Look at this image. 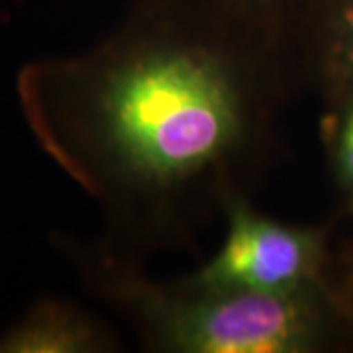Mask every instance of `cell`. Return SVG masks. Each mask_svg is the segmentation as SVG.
<instances>
[{
	"label": "cell",
	"instance_id": "cell-1",
	"mask_svg": "<svg viewBox=\"0 0 353 353\" xmlns=\"http://www.w3.org/2000/svg\"><path fill=\"white\" fill-rule=\"evenodd\" d=\"M299 85L277 30L220 0H136L94 48L24 67L18 101L39 148L104 208L102 253L118 257L250 196Z\"/></svg>",
	"mask_w": 353,
	"mask_h": 353
},
{
	"label": "cell",
	"instance_id": "cell-4",
	"mask_svg": "<svg viewBox=\"0 0 353 353\" xmlns=\"http://www.w3.org/2000/svg\"><path fill=\"white\" fill-rule=\"evenodd\" d=\"M290 43L301 83L322 101L353 92V0H312Z\"/></svg>",
	"mask_w": 353,
	"mask_h": 353
},
{
	"label": "cell",
	"instance_id": "cell-2",
	"mask_svg": "<svg viewBox=\"0 0 353 353\" xmlns=\"http://www.w3.org/2000/svg\"><path fill=\"white\" fill-rule=\"evenodd\" d=\"M81 265L155 352L314 353L350 336L334 287L294 292L210 289L155 281L97 252Z\"/></svg>",
	"mask_w": 353,
	"mask_h": 353
},
{
	"label": "cell",
	"instance_id": "cell-8",
	"mask_svg": "<svg viewBox=\"0 0 353 353\" xmlns=\"http://www.w3.org/2000/svg\"><path fill=\"white\" fill-rule=\"evenodd\" d=\"M332 287L350 336L353 338V240L341 250H334Z\"/></svg>",
	"mask_w": 353,
	"mask_h": 353
},
{
	"label": "cell",
	"instance_id": "cell-7",
	"mask_svg": "<svg viewBox=\"0 0 353 353\" xmlns=\"http://www.w3.org/2000/svg\"><path fill=\"white\" fill-rule=\"evenodd\" d=\"M226 6L250 16L259 24L273 28L290 39L294 26L312 0H220Z\"/></svg>",
	"mask_w": 353,
	"mask_h": 353
},
{
	"label": "cell",
	"instance_id": "cell-6",
	"mask_svg": "<svg viewBox=\"0 0 353 353\" xmlns=\"http://www.w3.org/2000/svg\"><path fill=\"white\" fill-rule=\"evenodd\" d=\"M320 138L341 208L353 222V92L324 99Z\"/></svg>",
	"mask_w": 353,
	"mask_h": 353
},
{
	"label": "cell",
	"instance_id": "cell-3",
	"mask_svg": "<svg viewBox=\"0 0 353 353\" xmlns=\"http://www.w3.org/2000/svg\"><path fill=\"white\" fill-rule=\"evenodd\" d=\"M224 236L187 281L210 289L294 292L332 287L334 245L326 228L301 226L259 212L248 194L222 208Z\"/></svg>",
	"mask_w": 353,
	"mask_h": 353
},
{
	"label": "cell",
	"instance_id": "cell-5",
	"mask_svg": "<svg viewBox=\"0 0 353 353\" xmlns=\"http://www.w3.org/2000/svg\"><path fill=\"white\" fill-rule=\"evenodd\" d=\"M116 345L97 316L57 299L39 301L0 334V353H106Z\"/></svg>",
	"mask_w": 353,
	"mask_h": 353
}]
</instances>
